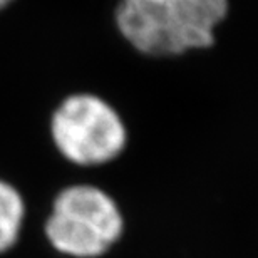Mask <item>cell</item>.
Wrapping results in <instances>:
<instances>
[{"label":"cell","mask_w":258,"mask_h":258,"mask_svg":"<svg viewBox=\"0 0 258 258\" xmlns=\"http://www.w3.org/2000/svg\"><path fill=\"white\" fill-rule=\"evenodd\" d=\"M50 136L67 161L99 166L116 159L127 143L126 126L114 107L94 94H72L50 119Z\"/></svg>","instance_id":"cell-3"},{"label":"cell","mask_w":258,"mask_h":258,"mask_svg":"<svg viewBox=\"0 0 258 258\" xmlns=\"http://www.w3.org/2000/svg\"><path fill=\"white\" fill-rule=\"evenodd\" d=\"M228 0H121L116 25L138 52L174 57L215 44Z\"/></svg>","instance_id":"cell-1"},{"label":"cell","mask_w":258,"mask_h":258,"mask_svg":"<svg viewBox=\"0 0 258 258\" xmlns=\"http://www.w3.org/2000/svg\"><path fill=\"white\" fill-rule=\"evenodd\" d=\"M124 231L119 206L101 188L74 184L54 200L45 236L55 250L74 258L104 255Z\"/></svg>","instance_id":"cell-2"},{"label":"cell","mask_w":258,"mask_h":258,"mask_svg":"<svg viewBox=\"0 0 258 258\" xmlns=\"http://www.w3.org/2000/svg\"><path fill=\"white\" fill-rule=\"evenodd\" d=\"M24 216L22 196L12 184L0 179V253L9 251L17 243Z\"/></svg>","instance_id":"cell-4"},{"label":"cell","mask_w":258,"mask_h":258,"mask_svg":"<svg viewBox=\"0 0 258 258\" xmlns=\"http://www.w3.org/2000/svg\"><path fill=\"white\" fill-rule=\"evenodd\" d=\"M14 0H0V10H4L5 7H9L10 4H12Z\"/></svg>","instance_id":"cell-5"}]
</instances>
